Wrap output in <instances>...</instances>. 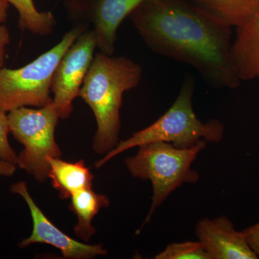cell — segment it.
<instances>
[{"label": "cell", "instance_id": "obj_1", "mask_svg": "<svg viewBox=\"0 0 259 259\" xmlns=\"http://www.w3.org/2000/svg\"><path fill=\"white\" fill-rule=\"evenodd\" d=\"M155 54L191 66L213 88L241 83L232 56L231 28L187 0H145L128 16Z\"/></svg>", "mask_w": 259, "mask_h": 259}, {"label": "cell", "instance_id": "obj_17", "mask_svg": "<svg viewBox=\"0 0 259 259\" xmlns=\"http://www.w3.org/2000/svg\"><path fill=\"white\" fill-rule=\"evenodd\" d=\"M7 112L0 110V158L17 166L18 156L10 146L8 135L10 133Z\"/></svg>", "mask_w": 259, "mask_h": 259}, {"label": "cell", "instance_id": "obj_4", "mask_svg": "<svg viewBox=\"0 0 259 259\" xmlns=\"http://www.w3.org/2000/svg\"><path fill=\"white\" fill-rule=\"evenodd\" d=\"M206 146L207 143L202 141L193 147L180 148L157 141L141 145L134 156L126 158L125 166L131 175L141 180H150L153 186L152 204L137 233L151 221L156 209L171 192L183 184L198 182V172L191 166Z\"/></svg>", "mask_w": 259, "mask_h": 259}, {"label": "cell", "instance_id": "obj_21", "mask_svg": "<svg viewBox=\"0 0 259 259\" xmlns=\"http://www.w3.org/2000/svg\"><path fill=\"white\" fill-rule=\"evenodd\" d=\"M9 3L4 0H0V24L5 23L8 18V10Z\"/></svg>", "mask_w": 259, "mask_h": 259}, {"label": "cell", "instance_id": "obj_8", "mask_svg": "<svg viewBox=\"0 0 259 259\" xmlns=\"http://www.w3.org/2000/svg\"><path fill=\"white\" fill-rule=\"evenodd\" d=\"M97 47L93 29H87L65 53L53 76L51 93L53 103L60 119L69 118L73 102L79 97L83 81L91 66Z\"/></svg>", "mask_w": 259, "mask_h": 259}, {"label": "cell", "instance_id": "obj_6", "mask_svg": "<svg viewBox=\"0 0 259 259\" xmlns=\"http://www.w3.org/2000/svg\"><path fill=\"white\" fill-rule=\"evenodd\" d=\"M10 134L23 151L18 155L19 168L38 182L49 179V158H60L62 153L55 139L59 117L54 104L38 109L20 107L8 113Z\"/></svg>", "mask_w": 259, "mask_h": 259}, {"label": "cell", "instance_id": "obj_3", "mask_svg": "<svg viewBox=\"0 0 259 259\" xmlns=\"http://www.w3.org/2000/svg\"><path fill=\"white\" fill-rule=\"evenodd\" d=\"M194 90L193 78L187 76L171 107L151 125L134 133L129 139L119 141L112 151L95 163L96 168L127 150L149 143L162 141L175 147L189 148L202 141L221 142L224 136V125L216 119L203 122L197 118L192 105Z\"/></svg>", "mask_w": 259, "mask_h": 259}, {"label": "cell", "instance_id": "obj_7", "mask_svg": "<svg viewBox=\"0 0 259 259\" xmlns=\"http://www.w3.org/2000/svg\"><path fill=\"white\" fill-rule=\"evenodd\" d=\"M145 0H62L68 20L74 26L93 29L97 49L113 55L119 27Z\"/></svg>", "mask_w": 259, "mask_h": 259}, {"label": "cell", "instance_id": "obj_11", "mask_svg": "<svg viewBox=\"0 0 259 259\" xmlns=\"http://www.w3.org/2000/svg\"><path fill=\"white\" fill-rule=\"evenodd\" d=\"M232 56L241 81L259 79V14L236 28Z\"/></svg>", "mask_w": 259, "mask_h": 259}, {"label": "cell", "instance_id": "obj_15", "mask_svg": "<svg viewBox=\"0 0 259 259\" xmlns=\"http://www.w3.org/2000/svg\"><path fill=\"white\" fill-rule=\"evenodd\" d=\"M13 5L19 14L18 24L22 30L47 36L54 32L55 17L51 12H40L33 0H4Z\"/></svg>", "mask_w": 259, "mask_h": 259}, {"label": "cell", "instance_id": "obj_12", "mask_svg": "<svg viewBox=\"0 0 259 259\" xmlns=\"http://www.w3.org/2000/svg\"><path fill=\"white\" fill-rule=\"evenodd\" d=\"M218 23L238 27L259 14V0H187Z\"/></svg>", "mask_w": 259, "mask_h": 259}, {"label": "cell", "instance_id": "obj_19", "mask_svg": "<svg viewBox=\"0 0 259 259\" xmlns=\"http://www.w3.org/2000/svg\"><path fill=\"white\" fill-rule=\"evenodd\" d=\"M10 42L9 30L4 25L0 24V69L5 67L6 48Z\"/></svg>", "mask_w": 259, "mask_h": 259}, {"label": "cell", "instance_id": "obj_20", "mask_svg": "<svg viewBox=\"0 0 259 259\" xmlns=\"http://www.w3.org/2000/svg\"><path fill=\"white\" fill-rule=\"evenodd\" d=\"M16 170V165L0 158V177H13Z\"/></svg>", "mask_w": 259, "mask_h": 259}, {"label": "cell", "instance_id": "obj_14", "mask_svg": "<svg viewBox=\"0 0 259 259\" xmlns=\"http://www.w3.org/2000/svg\"><path fill=\"white\" fill-rule=\"evenodd\" d=\"M70 199L69 208L77 216L75 235L83 241H89L96 233L93 225L94 218L100 209L110 206V199L105 194L94 192L93 188L80 190Z\"/></svg>", "mask_w": 259, "mask_h": 259}, {"label": "cell", "instance_id": "obj_5", "mask_svg": "<svg viewBox=\"0 0 259 259\" xmlns=\"http://www.w3.org/2000/svg\"><path fill=\"white\" fill-rule=\"evenodd\" d=\"M76 25L50 50L20 69H0V110L9 112L23 107H45L52 103L51 82L65 53L85 30Z\"/></svg>", "mask_w": 259, "mask_h": 259}, {"label": "cell", "instance_id": "obj_13", "mask_svg": "<svg viewBox=\"0 0 259 259\" xmlns=\"http://www.w3.org/2000/svg\"><path fill=\"white\" fill-rule=\"evenodd\" d=\"M49 162V179L61 199H70L80 190L93 188L94 176L83 160L68 162L60 158H50Z\"/></svg>", "mask_w": 259, "mask_h": 259}, {"label": "cell", "instance_id": "obj_9", "mask_svg": "<svg viewBox=\"0 0 259 259\" xmlns=\"http://www.w3.org/2000/svg\"><path fill=\"white\" fill-rule=\"evenodd\" d=\"M10 191L23 197L30 209L32 220L31 234L19 243L20 248L45 243L60 250L65 258L88 259L107 254L108 250L103 245H88L76 241L54 225L35 203L25 182L15 183L10 187Z\"/></svg>", "mask_w": 259, "mask_h": 259}, {"label": "cell", "instance_id": "obj_10", "mask_svg": "<svg viewBox=\"0 0 259 259\" xmlns=\"http://www.w3.org/2000/svg\"><path fill=\"white\" fill-rule=\"evenodd\" d=\"M195 234L209 259H257L243 232L236 231L226 216L204 218L197 223Z\"/></svg>", "mask_w": 259, "mask_h": 259}, {"label": "cell", "instance_id": "obj_16", "mask_svg": "<svg viewBox=\"0 0 259 259\" xmlns=\"http://www.w3.org/2000/svg\"><path fill=\"white\" fill-rule=\"evenodd\" d=\"M156 259H209L203 245L199 241L171 243L155 255Z\"/></svg>", "mask_w": 259, "mask_h": 259}, {"label": "cell", "instance_id": "obj_18", "mask_svg": "<svg viewBox=\"0 0 259 259\" xmlns=\"http://www.w3.org/2000/svg\"><path fill=\"white\" fill-rule=\"evenodd\" d=\"M242 232L250 248L259 257V223L245 228Z\"/></svg>", "mask_w": 259, "mask_h": 259}, {"label": "cell", "instance_id": "obj_2", "mask_svg": "<svg viewBox=\"0 0 259 259\" xmlns=\"http://www.w3.org/2000/svg\"><path fill=\"white\" fill-rule=\"evenodd\" d=\"M142 74L141 66L125 56L107 55L101 51L95 54L79 97L96 119L93 144L95 153L105 155L118 144L122 97L139 84Z\"/></svg>", "mask_w": 259, "mask_h": 259}]
</instances>
